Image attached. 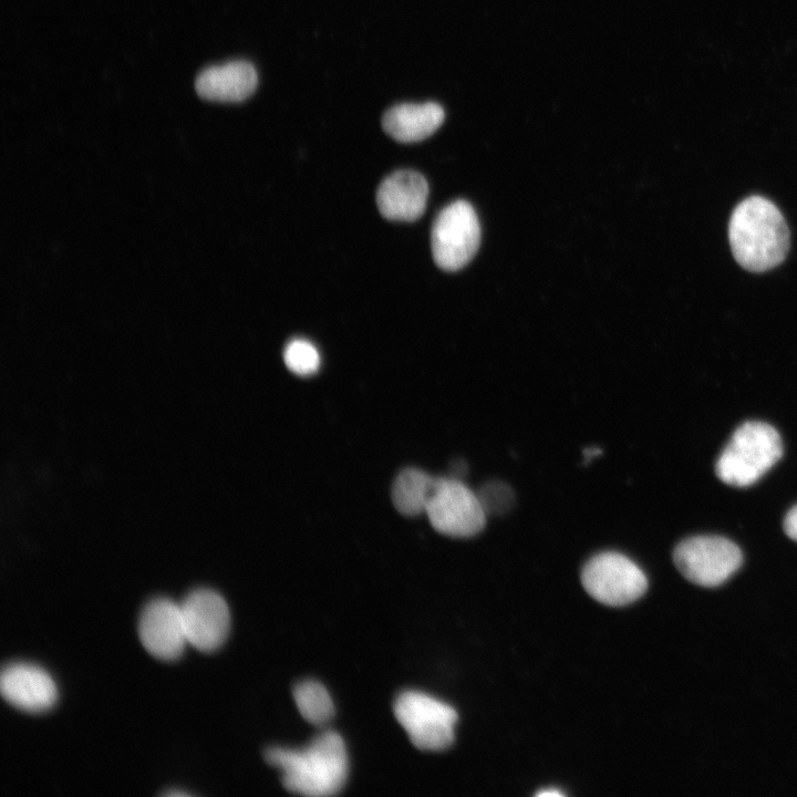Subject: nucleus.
I'll return each instance as SVG.
<instances>
[{
  "label": "nucleus",
  "mask_w": 797,
  "mask_h": 797,
  "mask_svg": "<svg viewBox=\"0 0 797 797\" xmlns=\"http://www.w3.org/2000/svg\"><path fill=\"white\" fill-rule=\"evenodd\" d=\"M438 477L418 468H405L392 486V501L398 513L405 516L424 514Z\"/></svg>",
  "instance_id": "obj_15"
},
{
  "label": "nucleus",
  "mask_w": 797,
  "mask_h": 797,
  "mask_svg": "<svg viewBox=\"0 0 797 797\" xmlns=\"http://www.w3.org/2000/svg\"><path fill=\"white\" fill-rule=\"evenodd\" d=\"M179 607L188 644L201 652H213L222 645L230 628V612L218 592L195 589Z\"/></svg>",
  "instance_id": "obj_9"
},
{
  "label": "nucleus",
  "mask_w": 797,
  "mask_h": 797,
  "mask_svg": "<svg viewBox=\"0 0 797 797\" xmlns=\"http://www.w3.org/2000/svg\"><path fill=\"white\" fill-rule=\"evenodd\" d=\"M137 631L144 649L158 660L178 659L188 644L179 603L168 598H155L144 607Z\"/></svg>",
  "instance_id": "obj_10"
},
{
  "label": "nucleus",
  "mask_w": 797,
  "mask_h": 797,
  "mask_svg": "<svg viewBox=\"0 0 797 797\" xmlns=\"http://www.w3.org/2000/svg\"><path fill=\"white\" fill-rule=\"evenodd\" d=\"M728 239L736 262L747 271L763 272L778 266L789 248V230L777 206L762 196H749L733 210Z\"/></svg>",
  "instance_id": "obj_2"
},
{
  "label": "nucleus",
  "mask_w": 797,
  "mask_h": 797,
  "mask_svg": "<svg viewBox=\"0 0 797 797\" xmlns=\"http://www.w3.org/2000/svg\"><path fill=\"white\" fill-rule=\"evenodd\" d=\"M283 360L291 372L301 376L315 373L320 366L318 349L304 339L290 341L284 348Z\"/></svg>",
  "instance_id": "obj_17"
},
{
  "label": "nucleus",
  "mask_w": 797,
  "mask_h": 797,
  "mask_svg": "<svg viewBox=\"0 0 797 797\" xmlns=\"http://www.w3.org/2000/svg\"><path fill=\"white\" fill-rule=\"evenodd\" d=\"M293 697L301 716L313 725L327 724L334 714L332 698L320 682H300L293 690Z\"/></svg>",
  "instance_id": "obj_16"
},
{
  "label": "nucleus",
  "mask_w": 797,
  "mask_h": 797,
  "mask_svg": "<svg viewBox=\"0 0 797 797\" xmlns=\"http://www.w3.org/2000/svg\"><path fill=\"white\" fill-rule=\"evenodd\" d=\"M393 710L415 747L442 751L453 743L457 721L453 706L418 691H405L396 697Z\"/></svg>",
  "instance_id": "obj_4"
},
{
  "label": "nucleus",
  "mask_w": 797,
  "mask_h": 797,
  "mask_svg": "<svg viewBox=\"0 0 797 797\" xmlns=\"http://www.w3.org/2000/svg\"><path fill=\"white\" fill-rule=\"evenodd\" d=\"M0 692L7 703L27 713H43L58 701V687L43 667L29 662L7 664L0 675Z\"/></svg>",
  "instance_id": "obj_11"
},
{
  "label": "nucleus",
  "mask_w": 797,
  "mask_h": 797,
  "mask_svg": "<svg viewBox=\"0 0 797 797\" xmlns=\"http://www.w3.org/2000/svg\"><path fill=\"white\" fill-rule=\"evenodd\" d=\"M258 85L255 66L247 61H231L203 70L195 82L197 94L208 101L241 102Z\"/></svg>",
  "instance_id": "obj_13"
},
{
  "label": "nucleus",
  "mask_w": 797,
  "mask_h": 797,
  "mask_svg": "<svg viewBox=\"0 0 797 797\" xmlns=\"http://www.w3.org/2000/svg\"><path fill=\"white\" fill-rule=\"evenodd\" d=\"M782 455L778 432L767 423L749 421L733 433L717 458L715 472L727 485L747 487L766 474Z\"/></svg>",
  "instance_id": "obj_3"
},
{
  "label": "nucleus",
  "mask_w": 797,
  "mask_h": 797,
  "mask_svg": "<svg viewBox=\"0 0 797 797\" xmlns=\"http://www.w3.org/2000/svg\"><path fill=\"white\" fill-rule=\"evenodd\" d=\"M265 757L281 772L286 789L304 796L335 795L348 777L345 744L334 731L322 732L301 749L271 747Z\"/></svg>",
  "instance_id": "obj_1"
},
{
  "label": "nucleus",
  "mask_w": 797,
  "mask_h": 797,
  "mask_svg": "<svg viewBox=\"0 0 797 797\" xmlns=\"http://www.w3.org/2000/svg\"><path fill=\"white\" fill-rule=\"evenodd\" d=\"M784 530L789 538L797 541V505L786 514Z\"/></svg>",
  "instance_id": "obj_19"
},
{
  "label": "nucleus",
  "mask_w": 797,
  "mask_h": 797,
  "mask_svg": "<svg viewBox=\"0 0 797 797\" xmlns=\"http://www.w3.org/2000/svg\"><path fill=\"white\" fill-rule=\"evenodd\" d=\"M742 552L731 540L720 536H695L681 541L673 560L691 582L716 587L726 581L742 565Z\"/></svg>",
  "instance_id": "obj_8"
},
{
  "label": "nucleus",
  "mask_w": 797,
  "mask_h": 797,
  "mask_svg": "<svg viewBox=\"0 0 797 797\" xmlns=\"http://www.w3.org/2000/svg\"><path fill=\"white\" fill-rule=\"evenodd\" d=\"M581 581L593 599L611 607L635 601L648 588L643 570L617 551H603L589 559L582 569Z\"/></svg>",
  "instance_id": "obj_6"
},
{
  "label": "nucleus",
  "mask_w": 797,
  "mask_h": 797,
  "mask_svg": "<svg viewBox=\"0 0 797 797\" xmlns=\"http://www.w3.org/2000/svg\"><path fill=\"white\" fill-rule=\"evenodd\" d=\"M428 184L417 172L402 169L383 179L376 190V206L389 220L414 221L425 208Z\"/></svg>",
  "instance_id": "obj_12"
},
{
  "label": "nucleus",
  "mask_w": 797,
  "mask_h": 797,
  "mask_svg": "<svg viewBox=\"0 0 797 797\" xmlns=\"http://www.w3.org/2000/svg\"><path fill=\"white\" fill-rule=\"evenodd\" d=\"M477 495L486 514L506 510L513 501V491L508 486L499 482L487 484Z\"/></svg>",
  "instance_id": "obj_18"
},
{
  "label": "nucleus",
  "mask_w": 797,
  "mask_h": 797,
  "mask_svg": "<svg viewBox=\"0 0 797 797\" xmlns=\"http://www.w3.org/2000/svg\"><path fill=\"white\" fill-rule=\"evenodd\" d=\"M537 796H541V797H544V796H558V797H560V796H563V794H562L560 790L556 789V788H551V789H546V790L539 791V793L537 794Z\"/></svg>",
  "instance_id": "obj_20"
},
{
  "label": "nucleus",
  "mask_w": 797,
  "mask_h": 797,
  "mask_svg": "<svg viewBox=\"0 0 797 797\" xmlns=\"http://www.w3.org/2000/svg\"><path fill=\"white\" fill-rule=\"evenodd\" d=\"M444 118V108L438 103H402L385 112L382 127L397 142L414 143L431 136Z\"/></svg>",
  "instance_id": "obj_14"
},
{
  "label": "nucleus",
  "mask_w": 797,
  "mask_h": 797,
  "mask_svg": "<svg viewBox=\"0 0 797 797\" xmlns=\"http://www.w3.org/2000/svg\"><path fill=\"white\" fill-rule=\"evenodd\" d=\"M165 795H166V796H188V794L185 793V791H176V790H175V791H167Z\"/></svg>",
  "instance_id": "obj_21"
},
{
  "label": "nucleus",
  "mask_w": 797,
  "mask_h": 797,
  "mask_svg": "<svg viewBox=\"0 0 797 797\" xmlns=\"http://www.w3.org/2000/svg\"><path fill=\"white\" fill-rule=\"evenodd\" d=\"M425 514L433 528L448 537L479 534L487 514L476 493L457 478L438 477Z\"/></svg>",
  "instance_id": "obj_7"
},
{
  "label": "nucleus",
  "mask_w": 797,
  "mask_h": 797,
  "mask_svg": "<svg viewBox=\"0 0 797 797\" xmlns=\"http://www.w3.org/2000/svg\"><path fill=\"white\" fill-rule=\"evenodd\" d=\"M479 241V221L475 209L466 200L451 203L433 222V259L445 271H456L466 266L477 252Z\"/></svg>",
  "instance_id": "obj_5"
}]
</instances>
